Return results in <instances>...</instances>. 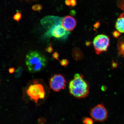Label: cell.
Wrapping results in <instances>:
<instances>
[{
  "label": "cell",
  "instance_id": "11",
  "mask_svg": "<svg viewBox=\"0 0 124 124\" xmlns=\"http://www.w3.org/2000/svg\"><path fill=\"white\" fill-rule=\"evenodd\" d=\"M77 0H66L65 4L66 5L72 7H74L77 4Z\"/></svg>",
  "mask_w": 124,
  "mask_h": 124
},
{
  "label": "cell",
  "instance_id": "14",
  "mask_svg": "<svg viewBox=\"0 0 124 124\" xmlns=\"http://www.w3.org/2000/svg\"><path fill=\"white\" fill-rule=\"evenodd\" d=\"M22 17L21 14L19 12H17L16 14L14 15L13 17V19L15 21L19 22V21L21 19Z\"/></svg>",
  "mask_w": 124,
  "mask_h": 124
},
{
  "label": "cell",
  "instance_id": "2",
  "mask_svg": "<svg viewBox=\"0 0 124 124\" xmlns=\"http://www.w3.org/2000/svg\"><path fill=\"white\" fill-rule=\"evenodd\" d=\"M24 92L28 98L37 105L39 104V101L46 99L47 95L44 83L41 80L38 79L31 81L26 87Z\"/></svg>",
  "mask_w": 124,
  "mask_h": 124
},
{
  "label": "cell",
  "instance_id": "19",
  "mask_svg": "<svg viewBox=\"0 0 124 124\" xmlns=\"http://www.w3.org/2000/svg\"><path fill=\"white\" fill-rule=\"evenodd\" d=\"M8 71L10 74H13L15 72V69L13 68H10L9 69Z\"/></svg>",
  "mask_w": 124,
  "mask_h": 124
},
{
  "label": "cell",
  "instance_id": "7",
  "mask_svg": "<svg viewBox=\"0 0 124 124\" xmlns=\"http://www.w3.org/2000/svg\"><path fill=\"white\" fill-rule=\"evenodd\" d=\"M66 81L65 77L60 74H54L51 77L49 85L51 89L58 92L64 89L66 86Z\"/></svg>",
  "mask_w": 124,
  "mask_h": 124
},
{
  "label": "cell",
  "instance_id": "16",
  "mask_svg": "<svg viewBox=\"0 0 124 124\" xmlns=\"http://www.w3.org/2000/svg\"><path fill=\"white\" fill-rule=\"evenodd\" d=\"M69 61L66 59H63L60 61V64L62 66L65 67H66L69 65Z\"/></svg>",
  "mask_w": 124,
  "mask_h": 124
},
{
  "label": "cell",
  "instance_id": "6",
  "mask_svg": "<svg viewBox=\"0 0 124 124\" xmlns=\"http://www.w3.org/2000/svg\"><path fill=\"white\" fill-rule=\"evenodd\" d=\"M90 114L93 120L97 122H104L108 117V111L103 104L98 105L91 108Z\"/></svg>",
  "mask_w": 124,
  "mask_h": 124
},
{
  "label": "cell",
  "instance_id": "4",
  "mask_svg": "<svg viewBox=\"0 0 124 124\" xmlns=\"http://www.w3.org/2000/svg\"><path fill=\"white\" fill-rule=\"evenodd\" d=\"M26 64L30 72H38L46 66V61L45 57L36 51H32L26 56Z\"/></svg>",
  "mask_w": 124,
  "mask_h": 124
},
{
  "label": "cell",
  "instance_id": "18",
  "mask_svg": "<svg viewBox=\"0 0 124 124\" xmlns=\"http://www.w3.org/2000/svg\"><path fill=\"white\" fill-rule=\"evenodd\" d=\"M52 56L53 58L54 59L58 60L59 55V54L58 52H55L53 54Z\"/></svg>",
  "mask_w": 124,
  "mask_h": 124
},
{
  "label": "cell",
  "instance_id": "3",
  "mask_svg": "<svg viewBox=\"0 0 124 124\" xmlns=\"http://www.w3.org/2000/svg\"><path fill=\"white\" fill-rule=\"evenodd\" d=\"M70 93L74 97L78 99L87 97L89 92V86L81 74H76L69 85Z\"/></svg>",
  "mask_w": 124,
  "mask_h": 124
},
{
  "label": "cell",
  "instance_id": "20",
  "mask_svg": "<svg viewBox=\"0 0 124 124\" xmlns=\"http://www.w3.org/2000/svg\"><path fill=\"white\" fill-rule=\"evenodd\" d=\"M120 32H119L116 31V32H114L113 35H114L115 37H117L119 36V35H120Z\"/></svg>",
  "mask_w": 124,
  "mask_h": 124
},
{
  "label": "cell",
  "instance_id": "9",
  "mask_svg": "<svg viewBox=\"0 0 124 124\" xmlns=\"http://www.w3.org/2000/svg\"><path fill=\"white\" fill-rule=\"evenodd\" d=\"M115 27L119 32L124 33V12L121 14L116 22Z\"/></svg>",
  "mask_w": 124,
  "mask_h": 124
},
{
  "label": "cell",
  "instance_id": "5",
  "mask_svg": "<svg viewBox=\"0 0 124 124\" xmlns=\"http://www.w3.org/2000/svg\"><path fill=\"white\" fill-rule=\"evenodd\" d=\"M109 38L108 35L100 34L96 37L93 43L96 54L99 55L106 52L109 45Z\"/></svg>",
  "mask_w": 124,
  "mask_h": 124
},
{
  "label": "cell",
  "instance_id": "12",
  "mask_svg": "<svg viewBox=\"0 0 124 124\" xmlns=\"http://www.w3.org/2000/svg\"><path fill=\"white\" fill-rule=\"evenodd\" d=\"M93 119L89 117H85L83 119V122L84 124H93Z\"/></svg>",
  "mask_w": 124,
  "mask_h": 124
},
{
  "label": "cell",
  "instance_id": "22",
  "mask_svg": "<svg viewBox=\"0 0 124 124\" xmlns=\"http://www.w3.org/2000/svg\"></svg>",
  "mask_w": 124,
  "mask_h": 124
},
{
  "label": "cell",
  "instance_id": "21",
  "mask_svg": "<svg viewBox=\"0 0 124 124\" xmlns=\"http://www.w3.org/2000/svg\"></svg>",
  "mask_w": 124,
  "mask_h": 124
},
{
  "label": "cell",
  "instance_id": "15",
  "mask_svg": "<svg viewBox=\"0 0 124 124\" xmlns=\"http://www.w3.org/2000/svg\"><path fill=\"white\" fill-rule=\"evenodd\" d=\"M42 9V6L40 4H35L32 7V10L35 11H39Z\"/></svg>",
  "mask_w": 124,
  "mask_h": 124
},
{
  "label": "cell",
  "instance_id": "10",
  "mask_svg": "<svg viewBox=\"0 0 124 124\" xmlns=\"http://www.w3.org/2000/svg\"><path fill=\"white\" fill-rule=\"evenodd\" d=\"M72 55L73 58L76 61H79L83 59L84 55L83 52L78 48L75 47L72 49Z\"/></svg>",
  "mask_w": 124,
  "mask_h": 124
},
{
  "label": "cell",
  "instance_id": "13",
  "mask_svg": "<svg viewBox=\"0 0 124 124\" xmlns=\"http://www.w3.org/2000/svg\"><path fill=\"white\" fill-rule=\"evenodd\" d=\"M23 70V68L21 67H20L18 68L16 71L15 75L16 78H18L21 76V74L22 73Z\"/></svg>",
  "mask_w": 124,
  "mask_h": 124
},
{
  "label": "cell",
  "instance_id": "8",
  "mask_svg": "<svg viewBox=\"0 0 124 124\" xmlns=\"http://www.w3.org/2000/svg\"><path fill=\"white\" fill-rule=\"evenodd\" d=\"M77 21L75 18L70 16H67L62 19V25L67 31H71L77 25Z\"/></svg>",
  "mask_w": 124,
  "mask_h": 124
},
{
  "label": "cell",
  "instance_id": "17",
  "mask_svg": "<svg viewBox=\"0 0 124 124\" xmlns=\"http://www.w3.org/2000/svg\"><path fill=\"white\" fill-rule=\"evenodd\" d=\"M45 50L46 52L49 53H52L53 51V48L51 43H50L49 46H48L47 48H46Z\"/></svg>",
  "mask_w": 124,
  "mask_h": 124
},
{
  "label": "cell",
  "instance_id": "1",
  "mask_svg": "<svg viewBox=\"0 0 124 124\" xmlns=\"http://www.w3.org/2000/svg\"><path fill=\"white\" fill-rule=\"evenodd\" d=\"M62 18L58 16H50L46 17L42 20V24H49V25L45 34L46 37H54L58 39H65L68 38L70 33L62 25Z\"/></svg>",
  "mask_w": 124,
  "mask_h": 124
}]
</instances>
